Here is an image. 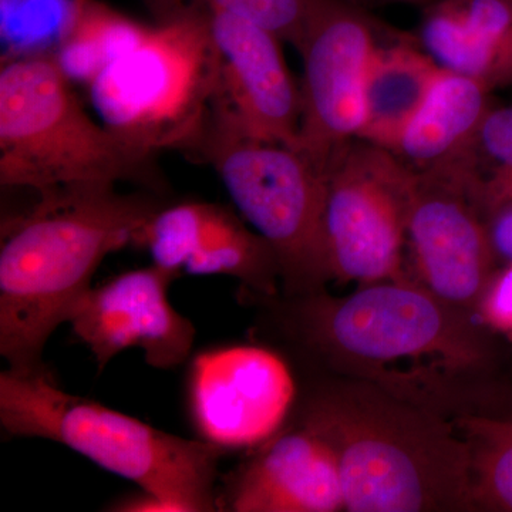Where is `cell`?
Instances as JSON below:
<instances>
[{
	"mask_svg": "<svg viewBox=\"0 0 512 512\" xmlns=\"http://www.w3.org/2000/svg\"><path fill=\"white\" fill-rule=\"evenodd\" d=\"M147 195L116 187L42 192L25 214L3 222L0 353L8 369L45 367L47 340L69 323L103 259L127 244L160 210Z\"/></svg>",
	"mask_w": 512,
	"mask_h": 512,
	"instance_id": "obj_1",
	"label": "cell"
},
{
	"mask_svg": "<svg viewBox=\"0 0 512 512\" xmlns=\"http://www.w3.org/2000/svg\"><path fill=\"white\" fill-rule=\"evenodd\" d=\"M302 423L335 451L346 511L471 507L467 441L429 414L356 386L319 394Z\"/></svg>",
	"mask_w": 512,
	"mask_h": 512,
	"instance_id": "obj_2",
	"label": "cell"
},
{
	"mask_svg": "<svg viewBox=\"0 0 512 512\" xmlns=\"http://www.w3.org/2000/svg\"><path fill=\"white\" fill-rule=\"evenodd\" d=\"M0 424L9 436L69 447L160 498L171 512L218 510L215 481L227 450L64 392L46 366L0 373Z\"/></svg>",
	"mask_w": 512,
	"mask_h": 512,
	"instance_id": "obj_3",
	"label": "cell"
},
{
	"mask_svg": "<svg viewBox=\"0 0 512 512\" xmlns=\"http://www.w3.org/2000/svg\"><path fill=\"white\" fill-rule=\"evenodd\" d=\"M156 151L131 143L84 110L55 57H16L0 69V184L37 194L141 185L167 190Z\"/></svg>",
	"mask_w": 512,
	"mask_h": 512,
	"instance_id": "obj_4",
	"label": "cell"
},
{
	"mask_svg": "<svg viewBox=\"0 0 512 512\" xmlns=\"http://www.w3.org/2000/svg\"><path fill=\"white\" fill-rule=\"evenodd\" d=\"M214 168L241 217L274 249L291 296L330 278L325 178L299 151L242 133L212 106L188 150Z\"/></svg>",
	"mask_w": 512,
	"mask_h": 512,
	"instance_id": "obj_5",
	"label": "cell"
},
{
	"mask_svg": "<svg viewBox=\"0 0 512 512\" xmlns=\"http://www.w3.org/2000/svg\"><path fill=\"white\" fill-rule=\"evenodd\" d=\"M104 126L158 151L188 150L217 94L218 62L200 19L158 22L89 84Z\"/></svg>",
	"mask_w": 512,
	"mask_h": 512,
	"instance_id": "obj_6",
	"label": "cell"
},
{
	"mask_svg": "<svg viewBox=\"0 0 512 512\" xmlns=\"http://www.w3.org/2000/svg\"><path fill=\"white\" fill-rule=\"evenodd\" d=\"M323 178L330 276L362 284L403 281L416 173L387 148L355 138L330 161Z\"/></svg>",
	"mask_w": 512,
	"mask_h": 512,
	"instance_id": "obj_7",
	"label": "cell"
},
{
	"mask_svg": "<svg viewBox=\"0 0 512 512\" xmlns=\"http://www.w3.org/2000/svg\"><path fill=\"white\" fill-rule=\"evenodd\" d=\"M296 298L293 313L303 338L323 352L373 363L429 355L466 363L477 356L476 346L451 318V305L406 279L343 299L316 292Z\"/></svg>",
	"mask_w": 512,
	"mask_h": 512,
	"instance_id": "obj_8",
	"label": "cell"
},
{
	"mask_svg": "<svg viewBox=\"0 0 512 512\" xmlns=\"http://www.w3.org/2000/svg\"><path fill=\"white\" fill-rule=\"evenodd\" d=\"M375 25L346 0H309L298 52L303 59L299 153L325 173L359 136Z\"/></svg>",
	"mask_w": 512,
	"mask_h": 512,
	"instance_id": "obj_9",
	"label": "cell"
},
{
	"mask_svg": "<svg viewBox=\"0 0 512 512\" xmlns=\"http://www.w3.org/2000/svg\"><path fill=\"white\" fill-rule=\"evenodd\" d=\"M284 360L258 346L207 350L192 360L188 409L201 440L224 450L276 436L295 399Z\"/></svg>",
	"mask_w": 512,
	"mask_h": 512,
	"instance_id": "obj_10",
	"label": "cell"
},
{
	"mask_svg": "<svg viewBox=\"0 0 512 512\" xmlns=\"http://www.w3.org/2000/svg\"><path fill=\"white\" fill-rule=\"evenodd\" d=\"M194 18L204 23L217 55L212 104L247 136L298 151L301 90L286 66L282 40L234 13Z\"/></svg>",
	"mask_w": 512,
	"mask_h": 512,
	"instance_id": "obj_11",
	"label": "cell"
},
{
	"mask_svg": "<svg viewBox=\"0 0 512 512\" xmlns=\"http://www.w3.org/2000/svg\"><path fill=\"white\" fill-rule=\"evenodd\" d=\"M478 208L468 175L416 173L407 239L426 288L451 306L481 301L490 278L495 251Z\"/></svg>",
	"mask_w": 512,
	"mask_h": 512,
	"instance_id": "obj_12",
	"label": "cell"
},
{
	"mask_svg": "<svg viewBox=\"0 0 512 512\" xmlns=\"http://www.w3.org/2000/svg\"><path fill=\"white\" fill-rule=\"evenodd\" d=\"M173 272L157 265L124 272L90 289L70 325L99 370L124 350L140 349L151 367L170 370L190 356L194 325L168 299Z\"/></svg>",
	"mask_w": 512,
	"mask_h": 512,
	"instance_id": "obj_13",
	"label": "cell"
},
{
	"mask_svg": "<svg viewBox=\"0 0 512 512\" xmlns=\"http://www.w3.org/2000/svg\"><path fill=\"white\" fill-rule=\"evenodd\" d=\"M218 510L335 512L345 510L338 458L328 441L302 423L265 441L225 478Z\"/></svg>",
	"mask_w": 512,
	"mask_h": 512,
	"instance_id": "obj_14",
	"label": "cell"
},
{
	"mask_svg": "<svg viewBox=\"0 0 512 512\" xmlns=\"http://www.w3.org/2000/svg\"><path fill=\"white\" fill-rule=\"evenodd\" d=\"M420 39L441 69L491 92L512 86V0H437L424 12Z\"/></svg>",
	"mask_w": 512,
	"mask_h": 512,
	"instance_id": "obj_15",
	"label": "cell"
},
{
	"mask_svg": "<svg viewBox=\"0 0 512 512\" xmlns=\"http://www.w3.org/2000/svg\"><path fill=\"white\" fill-rule=\"evenodd\" d=\"M493 107L487 86L443 69L390 151L414 173H433L471 160L481 126Z\"/></svg>",
	"mask_w": 512,
	"mask_h": 512,
	"instance_id": "obj_16",
	"label": "cell"
},
{
	"mask_svg": "<svg viewBox=\"0 0 512 512\" xmlns=\"http://www.w3.org/2000/svg\"><path fill=\"white\" fill-rule=\"evenodd\" d=\"M443 69L409 45L377 47L363 90V124L357 138L393 150Z\"/></svg>",
	"mask_w": 512,
	"mask_h": 512,
	"instance_id": "obj_17",
	"label": "cell"
},
{
	"mask_svg": "<svg viewBox=\"0 0 512 512\" xmlns=\"http://www.w3.org/2000/svg\"><path fill=\"white\" fill-rule=\"evenodd\" d=\"M184 272L191 275H228L248 288L274 293L281 278L274 249L255 229L217 204H207L197 245Z\"/></svg>",
	"mask_w": 512,
	"mask_h": 512,
	"instance_id": "obj_18",
	"label": "cell"
},
{
	"mask_svg": "<svg viewBox=\"0 0 512 512\" xmlns=\"http://www.w3.org/2000/svg\"><path fill=\"white\" fill-rule=\"evenodd\" d=\"M147 29L100 3L74 0L56 62L72 82L90 84L117 57L136 46Z\"/></svg>",
	"mask_w": 512,
	"mask_h": 512,
	"instance_id": "obj_19",
	"label": "cell"
},
{
	"mask_svg": "<svg viewBox=\"0 0 512 512\" xmlns=\"http://www.w3.org/2000/svg\"><path fill=\"white\" fill-rule=\"evenodd\" d=\"M461 429L471 457V507L512 512V420L466 417Z\"/></svg>",
	"mask_w": 512,
	"mask_h": 512,
	"instance_id": "obj_20",
	"label": "cell"
},
{
	"mask_svg": "<svg viewBox=\"0 0 512 512\" xmlns=\"http://www.w3.org/2000/svg\"><path fill=\"white\" fill-rule=\"evenodd\" d=\"M158 22L229 12L258 23L299 50L309 0H143Z\"/></svg>",
	"mask_w": 512,
	"mask_h": 512,
	"instance_id": "obj_21",
	"label": "cell"
},
{
	"mask_svg": "<svg viewBox=\"0 0 512 512\" xmlns=\"http://www.w3.org/2000/svg\"><path fill=\"white\" fill-rule=\"evenodd\" d=\"M207 202L161 207L141 229L136 244L150 251L153 264L178 275L197 245Z\"/></svg>",
	"mask_w": 512,
	"mask_h": 512,
	"instance_id": "obj_22",
	"label": "cell"
},
{
	"mask_svg": "<svg viewBox=\"0 0 512 512\" xmlns=\"http://www.w3.org/2000/svg\"><path fill=\"white\" fill-rule=\"evenodd\" d=\"M476 157L490 165V175L481 180L478 202L494 214L512 202V104L493 107L485 117Z\"/></svg>",
	"mask_w": 512,
	"mask_h": 512,
	"instance_id": "obj_23",
	"label": "cell"
},
{
	"mask_svg": "<svg viewBox=\"0 0 512 512\" xmlns=\"http://www.w3.org/2000/svg\"><path fill=\"white\" fill-rule=\"evenodd\" d=\"M483 315L491 325L512 329V266L484 293Z\"/></svg>",
	"mask_w": 512,
	"mask_h": 512,
	"instance_id": "obj_24",
	"label": "cell"
},
{
	"mask_svg": "<svg viewBox=\"0 0 512 512\" xmlns=\"http://www.w3.org/2000/svg\"><path fill=\"white\" fill-rule=\"evenodd\" d=\"M490 238L494 251L512 262V202L494 212Z\"/></svg>",
	"mask_w": 512,
	"mask_h": 512,
	"instance_id": "obj_25",
	"label": "cell"
}]
</instances>
